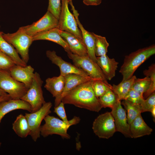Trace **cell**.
<instances>
[{
    "label": "cell",
    "instance_id": "7a4b0ae2",
    "mask_svg": "<svg viewBox=\"0 0 155 155\" xmlns=\"http://www.w3.org/2000/svg\"><path fill=\"white\" fill-rule=\"evenodd\" d=\"M155 54V45L139 49L125 56L119 72L123 76L122 82L131 78L137 68L151 56Z\"/></svg>",
    "mask_w": 155,
    "mask_h": 155
},
{
    "label": "cell",
    "instance_id": "cb8c5ba5",
    "mask_svg": "<svg viewBox=\"0 0 155 155\" xmlns=\"http://www.w3.org/2000/svg\"><path fill=\"white\" fill-rule=\"evenodd\" d=\"M12 129L21 138H26L30 135V127L25 115L21 114L17 116L13 123Z\"/></svg>",
    "mask_w": 155,
    "mask_h": 155
},
{
    "label": "cell",
    "instance_id": "e575fe53",
    "mask_svg": "<svg viewBox=\"0 0 155 155\" xmlns=\"http://www.w3.org/2000/svg\"><path fill=\"white\" fill-rule=\"evenodd\" d=\"M140 105L142 113L146 112H150L153 108L155 107V92L145 99Z\"/></svg>",
    "mask_w": 155,
    "mask_h": 155
},
{
    "label": "cell",
    "instance_id": "8992f818",
    "mask_svg": "<svg viewBox=\"0 0 155 155\" xmlns=\"http://www.w3.org/2000/svg\"><path fill=\"white\" fill-rule=\"evenodd\" d=\"M43 83L39 74L37 72H35L31 86L26 93L20 99L30 105L32 112L39 110L46 102L42 88Z\"/></svg>",
    "mask_w": 155,
    "mask_h": 155
},
{
    "label": "cell",
    "instance_id": "ee69618b",
    "mask_svg": "<svg viewBox=\"0 0 155 155\" xmlns=\"http://www.w3.org/2000/svg\"></svg>",
    "mask_w": 155,
    "mask_h": 155
},
{
    "label": "cell",
    "instance_id": "8d00e7d4",
    "mask_svg": "<svg viewBox=\"0 0 155 155\" xmlns=\"http://www.w3.org/2000/svg\"><path fill=\"white\" fill-rule=\"evenodd\" d=\"M102 0H83L84 3L87 5H98L101 3Z\"/></svg>",
    "mask_w": 155,
    "mask_h": 155
},
{
    "label": "cell",
    "instance_id": "5bb4252c",
    "mask_svg": "<svg viewBox=\"0 0 155 155\" xmlns=\"http://www.w3.org/2000/svg\"><path fill=\"white\" fill-rule=\"evenodd\" d=\"M59 32L71 53L81 56L88 55L87 48L83 39L69 32L59 29Z\"/></svg>",
    "mask_w": 155,
    "mask_h": 155
},
{
    "label": "cell",
    "instance_id": "7bdbcfd3",
    "mask_svg": "<svg viewBox=\"0 0 155 155\" xmlns=\"http://www.w3.org/2000/svg\"><path fill=\"white\" fill-rule=\"evenodd\" d=\"M0 52H1V51H0Z\"/></svg>",
    "mask_w": 155,
    "mask_h": 155
},
{
    "label": "cell",
    "instance_id": "ba28073f",
    "mask_svg": "<svg viewBox=\"0 0 155 155\" xmlns=\"http://www.w3.org/2000/svg\"><path fill=\"white\" fill-rule=\"evenodd\" d=\"M52 106L51 102H46L38 110L25 114L30 130L29 135L35 142L40 135V128L42 121L47 115L51 113V109Z\"/></svg>",
    "mask_w": 155,
    "mask_h": 155
},
{
    "label": "cell",
    "instance_id": "ac0fdd59",
    "mask_svg": "<svg viewBox=\"0 0 155 155\" xmlns=\"http://www.w3.org/2000/svg\"><path fill=\"white\" fill-rule=\"evenodd\" d=\"M17 109H22L32 112L30 105L21 99L15 100L11 98L0 103V123L4 116L10 112Z\"/></svg>",
    "mask_w": 155,
    "mask_h": 155
},
{
    "label": "cell",
    "instance_id": "3957f363",
    "mask_svg": "<svg viewBox=\"0 0 155 155\" xmlns=\"http://www.w3.org/2000/svg\"><path fill=\"white\" fill-rule=\"evenodd\" d=\"M44 124L41 126L40 134L44 137L49 135L57 134L60 135L62 138L67 139L70 138V136L67 133V131L71 125L77 124L80 121V117L75 116L66 123L58 118L47 115L44 119Z\"/></svg>",
    "mask_w": 155,
    "mask_h": 155
},
{
    "label": "cell",
    "instance_id": "836d02e7",
    "mask_svg": "<svg viewBox=\"0 0 155 155\" xmlns=\"http://www.w3.org/2000/svg\"><path fill=\"white\" fill-rule=\"evenodd\" d=\"M61 0H49L47 11L51 13L58 20L61 11Z\"/></svg>",
    "mask_w": 155,
    "mask_h": 155
},
{
    "label": "cell",
    "instance_id": "e0dca14e",
    "mask_svg": "<svg viewBox=\"0 0 155 155\" xmlns=\"http://www.w3.org/2000/svg\"><path fill=\"white\" fill-rule=\"evenodd\" d=\"M8 71L14 79L30 88L34 74V69L31 65L22 67L15 65Z\"/></svg>",
    "mask_w": 155,
    "mask_h": 155
},
{
    "label": "cell",
    "instance_id": "30bf717a",
    "mask_svg": "<svg viewBox=\"0 0 155 155\" xmlns=\"http://www.w3.org/2000/svg\"><path fill=\"white\" fill-rule=\"evenodd\" d=\"M61 1V9L58 20V28L61 30L70 32L83 39L81 32L78 27L76 20L69 9V0Z\"/></svg>",
    "mask_w": 155,
    "mask_h": 155
},
{
    "label": "cell",
    "instance_id": "d590c367",
    "mask_svg": "<svg viewBox=\"0 0 155 155\" xmlns=\"http://www.w3.org/2000/svg\"><path fill=\"white\" fill-rule=\"evenodd\" d=\"M64 105V104L61 101L57 106L54 107V112L63 121L68 123L69 121L67 118Z\"/></svg>",
    "mask_w": 155,
    "mask_h": 155
},
{
    "label": "cell",
    "instance_id": "7402d4cb",
    "mask_svg": "<svg viewBox=\"0 0 155 155\" xmlns=\"http://www.w3.org/2000/svg\"><path fill=\"white\" fill-rule=\"evenodd\" d=\"M65 84L61 96L62 98L69 92L77 86L88 81L94 80L90 78H87L79 75L71 73L64 76Z\"/></svg>",
    "mask_w": 155,
    "mask_h": 155
},
{
    "label": "cell",
    "instance_id": "d4e9b609",
    "mask_svg": "<svg viewBox=\"0 0 155 155\" xmlns=\"http://www.w3.org/2000/svg\"><path fill=\"white\" fill-rule=\"evenodd\" d=\"M136 78L135 75H133L129 79L121 82L118 85H111V89L117 95L118 99L121 100L125 97L131 88Z\"/></svg>",
    "mask_w": 155,
    "mask_h": 155
},
{
    "label": "cell",
    "instance_id": "60d3db41",
    "mask_svg": "<svg viewBox=\"0 0 155 155\" xmlns=\"http://www.w3.org/2000/svg\"><path fill=\"white\" fill-rule=\"evenodd\" d=\"M1 143H0V147L1 146Z\"/></svg>",
    "mask_w": 155,
    "mask_h": 155
},
{
    "label": "cell",
    "instance_id": "b9f144b4",
    "mask_svg": "<svg viewBox=\"0 0 155 155\" xmlns=\"http://www.w3.org/2000/svg\"><path fill=\"white\" fill-rule=\"evenodd\" d=\"M71 0H69V1H71Z\"/></svg>",
    "mask_w": 155,
    "mask_h": 155
},
{
    "label": "cell",
    "instance_id": "277c9868",
    "mask_svg": "<svg viewBox=\"0 0 155 155\" xmlns=\"http://www.w3.org/2000/svg\"><path fill=\"white\" fill-rule=\"evenodd\" d=\"M2 36L15 48L22 60L27 63L29 59V48L33 41L32 37L25 33L20 28L14 33H3Z\"/></svg>",
    "mask_w": 155,
    "mask_h": 155
},
{
    "label": "cell",
    "instance_id": "ffe728a7",
    "mask_svg": "<svg viewBox=\"0 0 155 155\" xmlns=\"http://www.w3.org/2000/svg\"><path fill=\"white\" fill-rule=\"evenodd\" d=\"M97 63L107 80H111L115 75L118 62L114 58H110L106 55L96 57Z\"/></svg>",
    "mask_w": 155,
    "mask_h": 155
},
{
    "label": "cell",
    "instance_id": "7c38bea8",
    "mask_svg": "<svg viewBox=\"0 0 155 155\" xmlns=\"http://www.w3.org/2000/svg\"><path fill=\"white\" fill-rule=\"evenodd\" d=\"M111 109V113L114 118L116 131L121 133L126 137L132 138L126 111L122 107L121 100H118Z\"/></svg>",
    "mask_w": 155,
    "mask_h": 155
},
{
    "label": "cell",
    "instance_id": "8fae6325",
    "mask_svg": "<svg viewBox=\"0 0 155 155\" xmlns=\"http://www.w3.org/2000/svg\"><path fill=\"white\" fill-rule=\"evenodd\" d=\"M58 20L50 12L47 11L44 16L31 24L20 28L28 35L33 36L40 33L57 28Z\"/></svg>",
    "mask_w": 155,
    "mask_h": 155
},
{
    "label": "cell",
    "instance_id": "9a60e30c",
    "mask_svg": "<svg viewBox=\"0 0 155 155\" xmlns=\"http://www.w3.org/2000/svg\"><path fill=\"white\" fill-rule=\"evenodd\" d=\"M69 3L71 6L73 14L81 32L83 40L87 48L88 55L94 61L97 63L96 57L94 52L95 40L93 32L88 31L84 28L79 20V14L75 9L72 0L69 1Z\"/></svg>",
    "mask_w": 155,
    "mask_h": 155
},
{
    "label": "cell",
    "instance_id": "ab89813d",
    "mask_svg": "<svg viewBox=\"0 0 155 155\" xmlns=\"http://www.w3.org/2000/svg\"><path fill=\"white\" fill-rule=\"evenodd\" d=\"M7 94V93L0 88V95H5Z\"/></svg>",
    "mask_w": 155,
    "mask_h": 155
},
{
    "label": "cell",
    "instance_id": "44dd1931",
    "mask_svg": "<svg viewBox=\"0 0 155 155\" xmlns=\"http://www.w3.org/2000/svg\"><path fill=\"white\" fill-rule=\"evenodd\" d=\"M130 130L132 138H134L149 135L153 131L144 121L141 114L130 124Z\"/></svg>",
    "mask_w": 155,
    "mask_h": 155
},
{
    "label": "cell",
    "instance_id": "f35d334b",
    "mask_svg": "<svg viewBox=\"0 0 155 155\" xmlns=\"http://www.w3.org/2000/svg\"><path fill=\"white\" fill-rule=\"evenodd\" d=\"M150 112L151 113L152 116H153L154 119L155 120V107H154L151 110Z\"/></svg>",
    "mask_w": 155,
    "mask_h": 155
},
{
    "label": "cell",
    "instance_id": "74e56055",
    "mask_svg": "<svg viewBox=\"0 0 155 155\" xmlns=\"http://www.w3.org/2000/svg\"><path fill=\"white\" fill-rule=\"evenodd\" d=\"M10 98H11L8 94L5 95H0V103Z\"/></svg>",
    "mask_w": 155,
    "mask_h": 155
},
{
    "label": "cell",
    "instance_id": "f546056e",
    "mask_svg": "<svg viewBox=\"0 0 155 155\" xmlns=\"http://www.w3.org/2000/svg\"><path fill=\"white\" fill-rule=\"evenodd\" d=\"M151 83L149 77L146 76L143 78H136L135 80L131 89L143 94L148 89Z\"/></svg>",
    "mask_w": 155,
    "mask_h": 155
},
{
    "label": "cell",
    "instance_id": "1f68e13d",
    "mask_svg": "<svg viewBox=\"0 0 155 155\" xmlns=\"http://www.w3.org/2000/svg\"><path fill=\"white\" fill-rule=\"evenodd\" d=\"M124 100L140 105L143 102L145 99L143 97V93L131 89L126 96Z\"/></svg>",
    "mask_w": 155,
    "mask_h": 155
},
{
    "label": "cell",
    "instance_id": "5b68a950",
    "mask_svg": "<svg viewBox=\"0 0 155 155\" xmlns=\"http://www.w3.org/2000/svg\"><path fill=\"white\" fill-rule=\"evenodd\" d=\"M67 55L75 66L85 71L92 79L100 80L107 84H110L97 63L88 55L81 56L71 52L67 53Z\"/></svg>",
    "mask_w": 155,
    "mask_h": 155
},
{
    "label": "cell",
    "instance_id": "4fadbf2b",
    "mask_svg": "<svg viewBox=\"0 0 155 155\" xmlns=\"http://www.w3.org/2000/svg\"><path fill=\"white\" fill-rule=\"evenodd\" d=\"M46 55L53 63L59 67L60 75L64 76L69 74L74 73L87 78H90L82 69L64 60L60 57L57 55L55 51L47 50L46 52Z\"/></svg>",
    "mask_w": 155,
    "mask_h": 155
},
{
    "label": "cell",
    "instance_id": "f1b7e54d",
    "mask_svg": "<svg viewBox=\"0 0 155 155\" xmlns=\"http://www.w3.org/2000/svg\"><path fill=\"white\" fill-rule=\"evenodd\" d=\"M143 73L146 76L149 77L151 79V83L148 90L143 94V96L145 99L155 90V64L153 63L149 66L148 69L143 71Z\"/></svg>",
    "mask_w": 155,
    "mask_h": 155
},
{
    "label": "cell",
    "instance_id": "2e32d148",
    "mask_svg": "<svg viewBox=\"0 0 155 155\" xmlns=\"http://www.w3.org/2000/svg\"><path fill=\"white\" fill-rule=\"evenodd\" d=\"M65 84L64 76L60 75L47 78L44 87L55 98V107L57 106L61 102V96Z\"/></svg>",
    "mask_w": 155,
    "mask_h": 155
},
{
    "label": "cell",
    "instance_id": "484cf974",
    "mask_svg": "<svg viewBox=\"0 0 155 155\" xmlns=\"http://www.w3.org/2000/svg\"><path fill=\"white\" fill-rule=\"evenodd\" d=\"M121 103L127 111V122L130 125L133 120L142 113L141 105L125 100H123Z\"/></svg>",
    "mask_w": 155,
    "mask_h": 155
},
{
    "label": "cell",
    "instance_id": "83f0119b",
    "mask_svg": "<svg viewBox=\"0 0 155 155\" xmlns=\"http://www.w3.org/2000/svg\"><path fill=\"white\" fill-rule=\"evenodd\" d=\"M99 98L102 108L108 107L111 109L118 100L117 95L111 89L109 90Z\"/></svg>",
    "mask_w": 155,
    "mask_h": 155
},
{
    "label": "cell",
    "instance_id": "603a6c76",
    "mask_svg": "<svg viewBox=\"0 0 155 155\" xmlns=\"http://www.w3.org/2000/svg\"><path fill=\"white\" fill-rule=\"evenodd\" d=\"M3 33L0 31V51L9 57L15 65L22 67L27 65V63L20 57L14 47L3 38Z\"/></svg>",
    "mask_w": 155,
    "mask_h": 155
},
{
    "label": "cell",
    "instance_id": "52a82bcc",
    "mask_svg": "<svg viewBox=\"0 0 155 155\" xmlns=\"http://www.w3.org/2000/svg\"><path fill=\"white\" fill-rule=\"evenodd\" d=\"M0 88L15 100L20 99L28 89L24 84L13 78L8 71L3 70H0Z\"/></svg>",
    "mask_w": 155,
    "mask_h": 155
},
{
    "label": "cell",
    "instance_id": "4316f807",
    "mask_svg": "<svg viewBox=\"0 0 155 155\" xmlns=\"http://www.w3.org/2000/svg\"><path fill=\"white\" fill-rule=\"evenodd\" d=\"M94 38V52L96 56L99 57L106 55L109 44L104 37L93 33Z\"/></svg>",
    "mask_w": 155,
    "mask_h": 155
},
{
    "label": "cell",
    "instance_id": "4dcf8cb0",
    "mask_svg": "<svg viewBox=\"0 0 155 155\" xmlns=\"http://www.w3.org/2000/svg\"><path fill=\"white\" fill-rule=\"evenodd\" d=\"M92 86L95 95L99 98L109 90L111 89V85L107 84L100 80H93Z\"/></svg>",
    "mask_w": 155,
    "mask_h": 155
},
{
    "label": "cell",
    "instance_id": "d6986e66",
    "mask_svg": "<svg viewBox=\"0 0 155 155\" xmlns=\"http://www.w3.org/2000/svg\"><path fill=\"white\" fill-rule=\"evenodd\" d=\"M57 28L38 33L32 37L33 41L47 40L51 41L62 46L67 53L71 52L68 46L60 35Z\"/></svg>",
    "mask_w": 155,
    "mask_h": 155
},
{
    "label": "cell",
    "instance_id": "d6a6232c",
    "mask_svg": "<svg viewBox=\"0 0 155 155\" xmlns=\"http://www.w3.org/2000/svg\"><path fill=\"white\" fill-rule=\"evenodd\" d=\"M15 65L9 57L3 52H0V70L8 71Z\"/></svg>",
    "mask_w": 155,
    "mask_h": 155
},
{
    "label": "cell",
    "instance_id": "9c48e42d",
    "mask_svg": "<svg viewBox=\"0 0 155 155\" xmlns=\"http://www.w3.org/2000/svg\"><path fill=\"white\" fill-rule=\"evenodd\" d=\"M92 129L99 138L108 139L112 137L116 131L111 113L106 112L98 116L93 122Z\"/></svg>",
    "mask_w": 155,
    "mask_h": 155
},
{
    "label": "cell",
    "instance_id": "6da1fadb",
    "mask_svg": "<svg viewBox=\"0 0 155 155\" xmlns=\"http://www.w3.org/2000/svg\"><path fill=\"white\" fill-rule=\"evenodd\" d=\"M92 80L82 84L68 93L62 99L64 104H71L88 110L98 112L102 108L99 98L95 95Z\"/></svg>",
    "mask_w": 155,
    "mask_h": 155
}]
</instances>
